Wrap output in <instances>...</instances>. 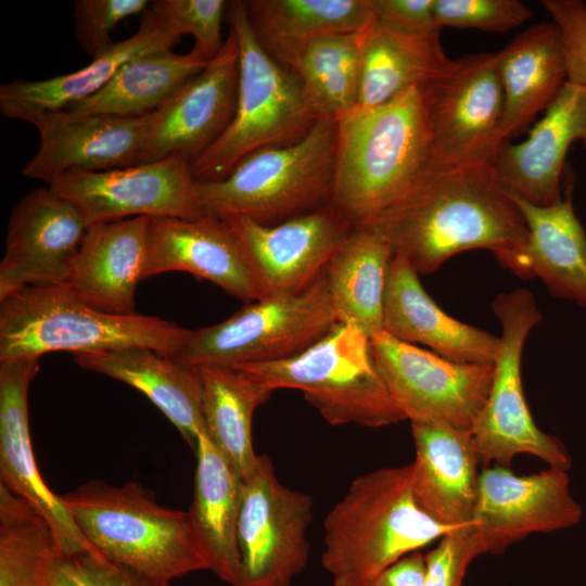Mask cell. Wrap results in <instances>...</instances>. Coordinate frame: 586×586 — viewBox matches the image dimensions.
<instances>
[{
  "label": "cell",
  "mask_w": 586,
  "mask_h": 586,
  "mask_svg": "<svg viewBox=\"0 0 586 586\" xmlns=\"http://www.w3.org/2000/svg\"><path fill=\"white\" fill-rule=\"evenodd\" d=\"M419 273L435 271L454 255L491 251L515 269L527 227L492 160L431 163L368 225Z\"/></svg>",
  "instance_id": "6da1fadb"
},
{
  "label": "cell",
  "mask_w": 586,
  "mask_h": 586,
  "mask_svg": "<svg viewBox=\"0 0 586 586\" xmlns=\"http://www.w3.org/2000/svg\"><path fill=\"white\" fill-rule=\"evenodd\" d=\"M423 86L336 119L329 204L354 227L368 225L432 163Z\"/></svg>",
  "instance_id": "7a4b0ae2"
},
{
  "label": "cell",
  "mask_w": 586,
  "mask_h": 586,
  "mask_svg": "<svg viewBox=\"0 0 586 586\" xmlns=\"http://www.w3.org/2000/svg\"><path fill=\"white\" fill-rule=\"evenodd\" d=\"M417 504L412 464L357 476L323 521L321 562L333 586H367L400 558L454 531Z\"/></svg>",
  "instance_id": "3957f363"
},
{
  "label": "cell",
  "mask_w": 586,
  "mask_h": 586,
  "mask_svg": "<svg viewBox=\"0 0 586 586\" xmlns=\"http://www.w3.org/2000/svg\"><path fill=\"white\" fill-rule=\"evenodd\" d=\"M191 330L154 316L101 311L67 284L35 285L0 300V361L145 347L173 356Z\"/></svg>",
  "instance_id": "277c9868"
},
{
  "label": "cell",
  "mask_w": 586,
  "mask_h": 586,
  "mask_svg": "<svg viewBox=\"0 0 586 586\" xmlns=\"http://www.w3.org/2000/svg\"><path fill=\"white\" fill-rule=\"evenodd\" d=\"M59 496L90 547L109 561L166 582L208 570L188 511L160 506L136 483L90 481Z\"/></svg>",
  "instance_id": "5b68a950"
},
{
  "label": "cell",
  "mask_w": 586,
  "mask_h": 586,
  "mask_svg": "<svg viewBox=\"0 0 586 586\" xmlns=\"http://www.w3.org/2000/svg\"><path fill=\"white\" fill-rule=\"evenodd\" d=\"M336 119L319 117L301 140L253 152L222 179L196 181L205 215L276 225L329 204Z\"/></svg>",
  "instance_id": "8992f818"
},
{
  "label": "cell",
  "mask_w": 586,
  "mask_h": 586,
  "mask_svg": "<svg viewBox=\"0 0 586 586\" xmlns=\"http://www.w3.org/2000/svg\"><path fill=\"white\" fill-rule=\"evenodd\" d=\"M226 17L239 43L235 110L219 138L191 161L196 181L222 179L249 154L301 140L319 118L297 76L256 40L243 1H228Z\"/></svg>",
  "instance_id": "52a82bcc"
},
{
  "label": "cell",
  "mask_w": 586,
  "mask_h": 586,
  "mask_svg": "<svg viewBox=\"0 0 586 586\" xmlns=\"http://www.w3.org/2000/svg\"><path fill=\"white\" fill-rule=\"evenodd\" d=\"M235 368L273 392H303L333 425L381 428L406 420L377 369L370 337L348 324L335 323L327 335L294 357Z\"/></svg>",
  "instance_id": "ba28073f"
},
{
  "label": "cell",
  "mask_w": 586,
  "mask_h": 586,
  "mask_svg": "<svg viewBox=\"0 0 586 586\" xmlns=\"http://www.w3.org/2000/svg\"><path fill=\"white\" fill-rule=\"evenodd\" d=\"M335 323L322 273L303 292L262 297L219 323L191 330L170 357L192 368L283 360L313 346Z\"/></svg>",
  "instance_id": "9c48e42d"
},
{
  "label": "cell",
  "mask_w": 586,
  "mask_h": 586,
  "mask_svg": "<svg viewBox=\"0 0 586 586\" xmlns=\"http://www.w3.org/2000/svg\"><path fill=\"white\" fill-rule=\"evenodd\" d=\"M501 324L494 362L493 384L470 434L482 463L508 468L521 454L532 455L549 467L568 471L571 457L555 436L542 431L525 400L521 360L530 331L542 320L533 294L526 289L501 293L492 303Z\"/></svg>",
  "instance_id": "30bf717a"
},
{
  "label": "cell",
  "mask_w": 586,
  "mask_h": 586,
  "mask_svg": "<svg viewBox=\"0 0 586 586\" xmlns=\"http://www.w3.org/2000/svg\"><path fill=\"white\" fill-rule=\"evenodd\" d=\"M309 495L282 485L266 455L244 480L238 522L239 586H293L309 558Z\"/></svg>",
  "instance_id": "8fae6325"
},
{
  "label": "cell",
  "mask_w": 586,
  "mask_h": 586,
  "mask_svg": "<svg viewBox=\"0 0 586 586\" xmlns=\"http://www.w3.org/2000/svg\"><path fill=\"white\" fill-rule=\"evenodd\" d=\"M377 369L406 419L470 431L485 405L494 364L446 359L382 331L370 337Z\"/></svg>",
  "instance_id": "7c38bea8"
},
{
  "label": "cell",
  "mask_w": 586,
  "mask_h": 586,
  "mask_svg": "<svg viewBox=\"0 0 586 586\" xmlns=\"http://www.w3.org/2000/svg\"><path fill=\"white\" fill-rule=\"evenodd\" d=\"M49 187L71 201L89 226L133 217L205 216L191 160L180 154L102 171L71 170Z\"/></svg>",
  "instance_id": "4fadbf2b"
},
{
  "label": "cell",
  "mask_w": 586,
  "mask_h": 586,
  "mask_svg": "<svg viewBox=\"0 0 586 586\" xmlns=\"http://www.w3.org/2000/svg\"><path fill=\"white\" fill-rule=\"evenodd\" d=\"M423 87L432 162L493 160L504 112L497 54L451 60Z\"/></svg>",
  "instance_id": "5bb4252c"
},
{
  "label": "cell",
  "mask_w": 586,
  "mask_h": 586,
  "mask_svg": "<svg viewBox=\"0 0 586 586\" xmlns=\"http://www.w3.org/2000/svg\"><path fill=\"white\" fill-rule=\"evenodd\" d=\"M222 220L235 234L262 297L308 289L354 229L330 204L276 225L246 217Z\"/></svg>",
  "instance_id": "9a60e30c"
},
{
  "label": "cell",
  "mask_w": 586,
  "mask_h": 586,
  "mask_svg": "<svg viewBox=\"0 0 586 586\" xmlns=\"http://www.w3.org/2000/svg\"><path fill=\"white\" fill-rule=\"evenodd\" d=\"M89 225L49 186L14 204L0 263V300L27 286L66 284Z\"/></svg>",
  "instance_id": "2e32d148"
},
{
  "label": "cell",
  "mask_w": 586,
  "mask_h": 586,
  "mask_svg": "<svg viewBox=\"0 0 586 586\" xmlns=\"http://www.w3.org/2000/svg\"><path fill=\"white\" fill-rule=\"evenodd\" d=\"M582 515L565 470L518 475L496 466L481 471L472 524L485 553L501 555L531 534L571 527Z\"/></svg>",
  "instance_id": "e0dca14e"
},
{
  "label": "cell",
  "mask_w": 586,
  "mask_h": 586,
  "mask_svg": "<svg viewBox=\"0 0 586 586\" xmlns=\"http://www.w3.org/2000/svg\"><path fill=\"white\" fill-rule=\"evenodd\" d=\"M154 120L155 111L140 116L38 114L28 123L39 133V146L22 173L49 186L71 170L102 171L142 164Z\"/></svg>",
  "instance_id": "ac0fdd59"
},
{
  "label": "cell",
  "mask_w": 586,
  "mask_h": 586,
  "mask_svg": "<svg viewBox=\"0 0 586 586\" xmlns=\"http://www.w3.org/2000/svg\"><path fill=\"white\" fill-rule=\"evenodd\" d=\"M238 78L239 43L229 27L219 53L155 111L142 164L173 154L192 161L212 145L233 117Z\"/></svg>",
  "instance_id": "d6986e66"
},
{
  "label": "cell",
  "mask_w": 586,
  "mask_h": 586,
  "mask_svg": "<svg viewBox=\"0 0 586 586\" xmlns=\"http://www.w3.org/2000/svg\"><path fill=\"white\" fill-rule=\"evenodd\" d=\"M575 142L586 149V87L566 81L528 138L501 143L492 162L511 195L547 206L563 199L565 156Z\"/></svg>",
  "instance_id": "ffe728a7"
},
{
  "label": "cell",
  "mask_w": 586,
  "mask_h": 586,
  "mask_svg": "<svg viewBox=\"0 0 586 586\" xmlns=\"http://www.w3.org/2000/svg\"><path fill=\"white\" fill-rule=\"evenodd\" d=\"M38 371V358L0 361V484L47 519L60 551H94L60 496L42 480L35 461L28 425V390Z\"/></svg>",
  "instance_id": "44dd1931"
},
{
  "label": "cell",
  "mask_w": 586,
  "mask_h": 586,
  "mask_svg": "<svg viewBox=\"0 0 586 586\" xmlns=\"http://www.w3.org/2000/svg\"><path fill=\"white\" fill-rule=\"evenodd\" d=\"M167 271L206 279L245 303L262 298L235 234L209 215L150 218L143 277Z\"/></svg>",
  "instance_id": "7402d4cb"
},
{
  "label": "cell",
  "mask_w": 586,
  "mask_h": 586,
  "mask_svg": "<svg viewBox=\"0 0 586 586\" xmlns=\"http://www.w3.org/2000/svg\"><path fill=\"white\" fill-rule=\"evenodd\" d=\"M411 431L416 446L412 489L418 506L445 526L472 524L481 461L470 431L430 421H412Z\"/></svg>",
  "instance_id": "603a6c76"
},
{
  "label": "cell",
  "mask_w": 586,
  "mask_h": 586,
  "mask_svg": "<svg viewBox=\"0 0 586 586\" xmlns=\"http://www.w3.org/2000/svg\"><path fill=\"white\" fill-rule=\"evenodd\" d=\"M383 331L406 343L429 346L457 362L493 365L499 337L463 323L441 309L422 288L419 272L393 255L386 279Z\"/></svg>",
  "instance_id": "cb8c5ba5"
},
{
  "label": "cell",
  "mask_w": 586,
  "mask_h": 586,
  "mask_svg": "<svg viewBox=\"0 0 586 586\" xmlns=\"http://www.w3.org/2000/svg\"><path fill=\"white\" fill-rule=\"evenodd\" d=\"M149 217L89 227L74 259L69 289L90 306L115 315L136 313V290L144 279Z\"/></svg>",
  "instance_id": "d4e9b609"
},
{
  "label": "cell",
  "mask_w": 586,
  "mask_h": 586,
  "mask_svg": "<svg viewBox=\"0 0 586 586\" xmlns=\"http://www.w3.org/2000/svg\"><path fill=\"white\" fill-rule=\"evenodd\" d=\"M180 39L146 12L135 35L124 39L73 73L43 80H13L0 86V112L4 118L29 122L44 112L67 106L99 92L128 61L158 50H171Z\"/></svg>",
  "instance_id": "484cf974"
},
{
  "label": "cell",
  "mask_w": 586,
  "mask_h": 586,
  "mask_svg": "<svg viewBox=\"0 0 586 586\" xmlns=\"http://www.w3.org/2000/svg\"><path fill=\"white\" fill-rule=\"evenodd\" d=\"M496 54L504 92L499 148L550 105L566 82V68L552 22L532 25Z\"/></svg>",
  "instance_id": "4316f807"
},
{
  "label": "cell",
  "mask_w": 586,
  "mask_h": 586,
  "mask_svg": "<svg viewBox=\"0 0 586 586\" xmlns=\"http://www.w3.org/2000/svg\"><path fill=\"white\" fill-rule=\"evenodd\" d=\"M571 191L570 187L561 201L547 206L511 195L528 232L513 272L521 278L537 276L552 295L586 309V233Z\"/></svg>",
  "instance_id": "83f0119b"
},
{
  "label": "cell",
  "mask_w": 586,
  "mask_h": 586,
  "mask_svg": "<svg viewBox=\"0 0 586 586\" xmlns=\"http://www.w3.org/2000/svg\"><path fill=\"white\" fill-rule=\"evenodd\" d=\"M84 369L131 385L143 393L194 449L205 432L196 368L145 347H123L74 355Z\"/></svg>",
  "instance_id": "f1b7e54d"
},
{
  "label": "cell",
  "mask_w": 586,
  "mask_h": 586,
  "mask_svg": "<svg viewBox=\"0 0 586 586\" xmlns=\"http://www.w3.org/2000/svg\"><path fill=\"white\" fill-rule=\"evenodd\" d=\"M194 450V492L188 513L208 571L228 585L239 586L238 522L244 479L217 450L206 432L199 435Z\"/></svg>",
  "instance_id": "f546056e"
},
{
  "label": "cell",
  "mask_w": 586,
  "mask_h": 586,
  "mask_svg": "<svg viewBox=\"0 0 586 586\" xmlns=\"http://www.w3.org/2000/svg\"><path fill=\"white\" fill-rule=\"evenodd\" d=\"M243 4L260 47L289 69L316 39L357 31L374 22L371 0H249Z\"/></svg>",
  "instance_id": "4dcf8cb0"
},
{
  "label": "cell",
  "mask_w": 586,
  "mask_h": 586,
  "mask_svg": "<svg viewBox=\"0 0 586 586\" xmlns=\"http://www.w3.org/2000/svg\"><path fill=\"white\" fill-rule=\"evenodd\" d=\"M393 251L369 227H354L339 247L323 277L337 323L369 337L383 331V305Z\"/></svg>",
  "instance_id": "1f68e13d"
},
{
  "label": "cell",
  "mask_w": 586,
  "mask_h": 586,
  "mask_svg": "<svg viewBox=\"0 0 586 586\" xmlns=\"http://www.w3.org/2000/svg\"><path fill=\"white\" fill-rule=\"evenodd\" d=\"M208 62L193 48L186 54L158 50L139 55L124 64L99 92L63 112L72 117L152 113L200 74Z\"/></svg>",
  "instance_id": "d6a6232c"
},
{
  "label": "cell",
  "mask_w": 586,
  "mask_h": 586,
  "mask_svg": "<svg viewBox=\"0 0 586 586\" xmlns=\"http://www.w3.org/2000/svg\"><path fill=\"white\" fill-rule=\"evenodd\" d=\"M196 370L205 432L245 480L258 459L252 441L253 416L273 391L240 368L204 366Z\"/></svg>",
  "instance_id": "836d02e7"
},
{
  "label": "cell",
  "mask_w": 586,
  "mask_h": 586,
  "mask_svg": "<svg viewBox=\"0 0 586 586\" xmlns=\"http://www.w3.org/2000/svg\"><path fill=\"white\" fill-rule=\"evenodd\" d=\"M438 38L408 36L369 26L360 55L359 87L354 109L388 102L411 87L422 86L450 63Z\"/></svg>",
  "instance_id": "e575fe53"
},
{
  "label": "cell",
  "mask_w": 586,
  "mask_h": 586,
  "mask_svg": "<svg viewBox=\"0 0 586 586\" xmlns=\"http://www.w3.org/2000/svg\"><path fill=\"white\" fill-rule=\"evenodd\" d=\"M369 26L316 39L292 65L318 117L337 119L356 106L361 48Z\"/></svg>",
  "instance_id": "d590c367"
},
{
  "label": "cell",
  "mask_w": 586,
  "mask_h": 586,
  "mask_svg": "<svg viewBox=\"0 0 586 586\" xmlns=\"http://www.w3.org/2000/svg\"><path fill=\"white\" fill-rule=\"evenodd\" d=\"M58 551L47 519L0 484V586H42L44 568Z\"/></svg>",
  "instance_id": "8d00e7d4"
},
{
  "label": "cell",
  "mask_w": 586,
  "mask_h": 586,
  "mask_svg": "<svg viewBox=\"0 0 586 586\" xmlns=\"http://www.w3.org/2000/svg\"><path fill=\"white\" fill-rule=\"evenodd\" d=\"M227 4L224 0H155L150 2L146 12L179 39L192 36L193 49L211 61L225 43L221 25Z\"/></svg>",
  "instance_id": "74e56055"
},
{
  "label": "cell",
  "mask_w": 586,
  "mask_h": 586,
  "mask_svg": "<svg viewBox=\"0 0 586 586\" xmlns=\"http://www.w3.org/2000/svg\"><path fill=\"white\" fill-rule=\"evenodd\" d=\"M42 586H170L116 564L91 550L58 551L44 568Z\"/></svg>",
  "instance_id": "f35d334b"
},
{
  "label": "cell",
  "mask_w": 586,
  "mask_h": 586,
  "mask_svg": "<svg viewBox=\"0 0 586 586\" xmlns=\"http://www.w3.org/2000/svg\"><path fill=\"white\" fill-rule=\"evenodd\" d=\"M435 21L440 28H475L505 33L532 17V11L518 0H435Z\"/></svg>",
  "instance_id": "ab89813d"
},
{
  "label": "cell",
  "mask_w": 586,
  "mask_h": 586,
  "mask_svg": "<svg viewBox=\"0 0 586 586\" xmlns=\"http://www.w3.org/2000/svg\"><path fill=\"white\" fill-rule=\"evenodd\" d=\"M148 0H76L73 21L76 40L84 52L95 59L109 51L111 33L124 20L143 13Z\"/></svg>",
  "instance_id": "60d3db41"
},
{
  "label": "cell",
  "mask_w": 586,
  "mask_h": 586,
  "mask_svg": "<svg viewBox=\"0 0 586 586\" xmlns=\"http://www.w3.org/2000/svg\"><path fill=\"white\" fill-rule=\"evenodd\" d=\"M481 555L485 551L473 524L445 534L425 556L424 586H462L469 565Z\"/></svg>",
  "instance_id": "b9f144b4"
},
{
  "label": "cell",
  "mask_w": 586,
  "mask_h": 586,
  "mask_svg": "<svg viewBox=\"0 0 586 586\" xmlns=\"http://www.w3.org/2000/svg\"><path fill=\"white\" fill-rule=\"evenodd\" d=\"M562 46L566 81L586 87V3L581 0H543Z\"/></svg>",
  "instance_id": "7bdbcfd3"
},
{
  "label": "cell",
  "mask_w": 586,
  "mask_h": 586,
  "mask_svg": "<svg viewBox=\"0 0 586 586\" xmlns=\"http://www.w3.org/2000/svg\"><path fill=\"white\" fill-rule=\"evenodd\" d=\"M435 0H371L377 25L391 31L438 38L441 28L434 14Z\"/></svg>",
  "instance_id": "ee69618b"
},
{
  "label": "cell",
  "mask_w": 586,
  "mask_h": 586,
  "mask_svg": "<svg viewBox=\"0 0 586 586\" xmlns=\"http://www.w3.org/2000/svg\"><path fill=\"white\" fill-rule=\"evenodd\" d=\"M425 556L411 552L381 571L367 586H424Z\"/></svg>",
  "instance_id": "f6af8a7d"
}]
</instances>
